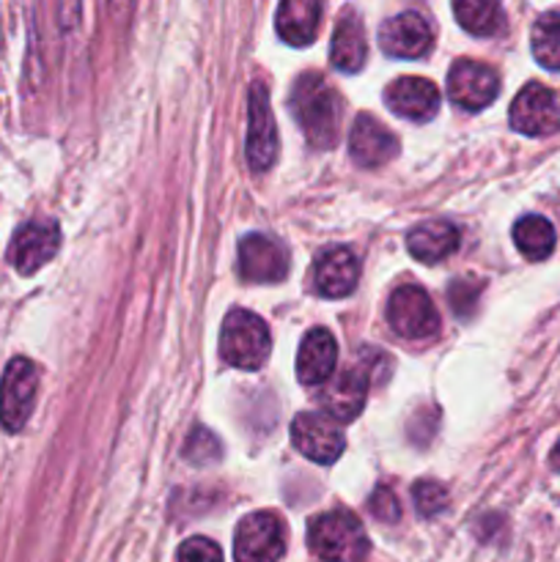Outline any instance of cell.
Segmentation results:
<instances>
[{"label": "cell", "mask_w": 560, "mask_h": 562, "mask_svg": "<svg viewBox=\"0 0 560 562\" xmlns=\"http://www.w3.org/2000/svg\"><path fill=\"white\" fill-rule=\"evenodd\" d=\"M289 113L313 148H333L340 132V97L322 75L296 77L289 97Z\"/></svg>", "instance_id": "cell-1"}, {"label": "cell", "mask_w": 560, "mask_h": 562, "mask_svg": "<svg viewBox=\"0 0 560 562\" xmlns=\"http://www.w3.org/2000/svg\"><path fill=\"white\" fill-rule=\"evenodd\" d=\"M307 547L322 562H366L371 543L349 510H329L307 525Z\"/></svg>", "instance_id": "cell-2"}, {"label": "cell", "mask_w": 560, "mask_h": 562, "mask_svg": "<svg viewBox=\"0 0 560 562\" xmlns=\"http://www.w3.org/2000/svg\"><path fill=\"white\" fill-rule=\"evenodd\" d=\"M272 351V335L264 318L253 311L234 307L220 329V357L239 371H258Z\"/></svg>", "instance_id": "cell-3"}, {"label": "cell", "mask_w": 560, "mask_h": 562, "mask_svg": "<svg viewBox=\"0 0 560 562\" xmlns=\"http://www.w3.org/2000/svg\"><path fill=\"white\" fill-rule=\"evenodd\" d=\"M38 395V368L27 357H14L0 379V426L20 434L31 420Z\"/></svg>", "instance_id": "cell-4"}, {"label": "cell", "mask_w": 560, "mask_h": 562, "mask_svg": "<svg viewBox=\"0 0 560 562\" xmlns=\"http://www.w3.org/2000/svg\"><path fill=\"white\" fill-rule=\"evenodd\" d=\"M388 322L406 340H426L439 329V316L432 296L415 283L399 285L390 294Z\"/></svg>", "instance_id": "cell-5"}, {"label": "cell", "mask_w": 560, "mask_h": 562, "mask_svg": "<svg viewBox=\"0 0 560 562\" xmlns=\"http://www.w3.org/2000/svg\"><path fill=\"white\" fill-rule=\"evenodd\" d=\"M285 552L283 521L269 510L245 516L236 527L234 558L236 562H278Z\"/></svg>", "instance_id": "cell-6"}, {"label": "cell", "mask_w": 560, "mask_h": 562, "mask_svg": "<svg viewBox=\"0 0 560 562\" xmlns=\"http://www.w3.org/2000/svg\"><path fill=\"white\" fill-rule=\"evenodd\" d=\"M291 445L316 464H335L346 448L338 420L318 412H302L291 423Z\"/></svg>", "instance_id": "cell-7"}, {"label": "cell", "mask_w": 560, "mask_h": 562, "mask_svg": "<svg viewBox=\"0 0 560 562\" xmlns=\"http://www.w3.org/2000/svg\"><path fill=\"white\" fill-rule=\"evenodd\" d=\"M511 126L527 137H547L560 130V102L541 82H527L508 113Z\"/></svg>", "instance_id": "cell-8"}, {"label": "cell", "mask_w": 560, "mask_h": 562, "mask_svg": "<svg viewBox=\"0 0 560 562\" xmlns=\"http://www.w3.org/2000/svg\"><path fill=\"white\" fill-rule=\"evenodd\" d=\"M278 157V126H275L269 91L264 82H253L250 108H247V162L256 173L272 168Z\"/></svg>", "instance_id": "cell-9"}, {"label": "cell", "mask_w": 560, "mask_h": 562, "mask_svg": "<svg viewBox=\"0 0 560 562\" xmlns=\"http://www.w3.org/2000/svg\"><path fill=\"white\" fill-rule=\"evenodd\" d=\"M60 228L55 220H31L20 225L9 245V263L20 274H33L58 252Z\"/></svg>", "instance_id": "cell-10"}, {"label": "cell", "mask_w": 560, "mask_h": 562, "mask_svg": "<svg viewBox=\"0 0 560 562\" xmlns=\"http://www.w3.org/2000/svg\"><path fill=\"white\" fill-rule=\"evenodd\" d=\"M500 93V80L497 71L486 64H478V60H456L448 71V97L453 99V104H459L461 110H475L489 108V104L497 99Z\"/></svg>", "instance_id": "cell-11"}, {"label": "cell", "mask_w": 560, "mask_h": 562, "mask_svg": "<svg viewBox=\"0 0 560 562\" xmlns=\"http://www.w3.org/2000/svg\"><path fill=\"white\" fill-rule=\"evenodd\" d=\"M432 25L417 11H401L379 25V47L384 55L401 60H415L432 49Z\"/></svg>", "instance_id": "cell-12"}, {"label": "cell", "mask_w": 560, "mask_h": 562, "mask_svg": "<svg viewBox=\"0 0 560 562\" xmlns=\"http://www.w3.org/2000/svg\"><path fill=\"white\" fill-rule=\"evenodd\" d=\"M368 398V373L362 368H349V371L333 373L322 384L316 395V404L322 406L324 415L338 423H351L360 417L362 406Z\"/></svg>", "instance_id": "cell-13"}, {"label": "cell", "mask_w": 560, "mask_h": 562, "mask_svg": "<svg viewBox=\"0 0 560 562\" xmlns=\"http://www.w3.org/2000/svg\"><path fill=\"white\" fill-rule=\"evenodd\" d=\"M239 274L247 283H280L289 274V258L280 241L247 234L239 241Z\"/></svg>", "instance_id": "cell-14"}, {"label": "cell", "mask_w": 560, "mask_h": 562, "mask_svg": "<svg viewBox=\"0 0 560 562\" xmlns=\"http://www.w3.org/2000/svg\"><path fill=\"white\" fill-rule=\"evenodd\" d=\"M349 154L360 168H382V165H388L399 154V140H395V135L388 126H382V121L368 113H360L349 132Z\"/></svg>", "instance_id": "cell-15"}, {"label": "cell", "mask_w": 560, "mask_h": 562, "mask_svg": "<svg viewBox=\"0 0 560 562\" xmlns=\"http://www.w3.org/2000/svg\"><path fill=\"white\" fill-rule=\"evenodd\" d=\"M360 280V261L349 247H329L313 263V289L318 296L340 300L357 289Z\"/></svg>", "instance_id": "cell-16"}, {"label": "cell", "mask_w": 560, "mask_h": 562, "mask_svg": "<svg viewBox=\"0 0 560 562\" xmlns=\"http://www.w3.org/2000/svg\"><path fill=\"white\" fill-rule=\"evenodd\" d=\"M384 102L399 119L426 124L439 110V91L426 77H399L384 91Z\"/></svg>", "instance_id": "cell-17"}, {"label": "cell", "mask_w": 560, "mask_h": 562, "mask_svg": "<svg viewBox=\"0 0 560 562\" xmlns=\"http://www.w3.org/2000/svg\"><path fill=\"white\" fill-rule=\"evenodd\" d=\"M338 366V344L333 333L324 327H313L302 338L300 351H296V379L307 387H318L327 382Z\"/></svg>", "instance_id": "cell-18"}, {"label": "cell", "mask_w": 560, "mask_h": 562, "mask_svg": "<svg viewBox=\"0 0 560 562\" xmlns=\"http://www.w3.org/2000/svg\"><path fill=\"white\" fill-rule=\"evenodd\" d=\"M368 55L366 44V31H362V22L357 16V11L346 9L338 16V25L333 31V44H329V60L338 71L344 75H355L362 69Z\"/></svg>", "instance_id": "cell-19"}, {"label": "cell", "mask_w": 560, "mask_h": 562, "mask_svg": "<svg viewBox=\"0 0 560 562\" xmlns=\"http://www.w3.org/2000/svg\"><path fill=\"white\" fill-rule=\"evenodd\" d=\"M324 0H280L278 36L291 47H307L316 38L318 22H322Z\"/></svg>", "instance_id": "cell-20"}, {"label": "cell", "mask_w": 560, "mask_h": 562, "mask_svg": "<svg viewBox=\"0 0 560 562\" xmlns=\"http://www.w3.org/2000/svg\"><path fill=\"white\" fill-rule=\"evenodd\" d=\"M406 247L423 263H437L459 247V231L448 220H426L406 236Z\"/></svg>", "instance_id": "cell-21"}, {"label": "cell", "mask_w": 560, "mask_h": 562, "mask_svg": "<svg viewBox=\"0 0 560 562\" xmlns=\"http://www.w3.org/2000/svg\"><path fill=\"white\" fill-rule=\"evenodd\" d=\"M555 241H558V236H555L552 223L541 214H525L522 220H516L514 245L530 261H544V258L552 256Z\"/></svg>", "instance_id": "cell-22"}, {"label": "cell", "mask_w": 560, "mask_h": 562, "mask_svg": "<svg viewBox=\"0 0 560 562\" xmlns=\"http://www.w3.org/2000/svg\"><path fill=\"white\" fill-rule=\"evenodd\" d=\"M456 22L472 36H494L503 27L500 0H453Z\"/></svg>", "instance_id": "cell-23"}, {"label": "cell", "mask_w": 560, "mask_h": 562, "mask_svg": "<svg viewBox=\"0 0 560 562\" xmlns=\"http://www.w3.org/2000/svg\"><path fill=\"white\" fill-rule=\"evenodd\" d=\"M530 49L544 69L560 71V9L547 11L533 22Z\"/></svg>", "instance_id": "cell-24"}, {"label": "cell", "mask_w": 560, "mask_h": 562, "mask_svg": "<svg viewBox=\"0 0 560 562\" xmlns=\"http://www.w3.org/2000/svg\"><path fill=\"white\" fill-rule=\"evenodd\" d=\"M220 453H223V448H220L217 437H214L212 431H206V428H195V431L187 437L184 456L192 461V464L198 467L214 464V461L220 459Z\"/></svg>", "instance_id": "cell-25"}, {"label": "cell", "mask_w": 560, "mask_h": 562, "mask_svg": "<svg viewBox=\"0 0 560 562\" xmlns=\"http://www.w3.org/2000/svg\"><path fill=\"white\" fill-rule=\"evenodd\" d=\"M412 494H415V508L421 516H437L448 505V492L434 481L415 483V492Z\"/></svg>", "instance_id": "cell-26"}, {"label": "cell", "mask_w": 560, "mask_h": 562, "mask_svg": "<svg viewBox=\"0 0 560 562\" xmlns=\"http://www.w3.org/2000/svg\"><path fill=\"white\" fill-rule=\"evenodd\" d=\"M176 562H223V552L209 538H187L176 552Z\"/></svg>", "instance_id": "cell-27"}, {"label": "cell", "mask_w": 560, "mask_h": 562, "mask_svg": "<svg viewBox=\"0 0 560 562\" xmlns=\"http://www.w3.org/2000/svg\"><path fill=\"white\" fill-rule=\"evenodd\" d=\"M368 505H371V514L377 516L379 521H399L401 505L388 486H379L377 492L371 494V499H368Z\"/></svg>", "instance_id": "cell-28"}, {"label": "cell", "mask_w": 560, "mask_h": 562, "mask_svg": "<svg viewBox=\"0 0 560 562\" xmlns=\"http://www.w3.org/2000/svg\"><path fill=\"white\" fill-rule=\"evenodd\" d=\"M478 291H481V285L470 283V280H459V283L450 285L448 296H450V305H453V311L461 305H472L478 296Z\"/></svg>", "instance_id": "cell-29"}, {"label": "cell", "mask_w": 560, "mask_h": 562, "mask_svg": "<svg viewBox=\"0 0 560 562\" xmlns=\"http://www.w3.org/2000/svg\"><path fill=\"white\" fill-rule=\"evenodd\" d=\"M549 464H552V470L560 472V442L552 448V456H549Z\"/></svg>", "instance_id": "cell-30"}]
</instances>
